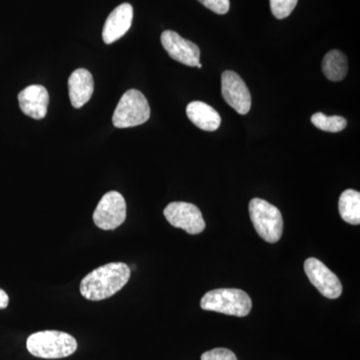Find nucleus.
I'll use <instances>...</instances> for the list:
<instances>
[{"instance_id":"nucleus-22","label":"nucleus","mask_w":360,"mask_h":360,"mask_svg":"<svg viewBox=\"0 0 360 360\" xmlns=\"http://www.w3.org/2000/svg\"><path fill=\"white\" fill-rule=\"evenodd\" d=\"M196 68H202V65H201V63H198V65H196Z\"/></svg>"},{"instance_id":"nucleus-17","label":"nucleus","mask_w":360,"mask_h":360,"mask_svg":"<svg viewBox=\"0 0 360 360\" xmlns=\"http://www.w3.org/2000/svg\"><path fill=\"white\" fill-rule=\"evenodd\" d=\"M311 122L316 129L326 132H340L347 127V122L342 116H328L322 112L314 113L311 116Z\"/></svg>"},{"instance_id":"nucleus-19","label":"nucleus","mask_w":360,"mask_h":360,"mask_svg":"<svg viewBox=\"0 0 360 360\" xmlns=\"http://www.w3.org/2000/svg\"><path fill=\"white\" fill-rule=\"evenodd\" d=\"M201 360H238L236 354L226 348H215L206 352L201 356Z\"/></svg>"},{"instance_id":"nucleus-12","label":"nucleus","mask_w":360,"mask_h":360,"mask_svg":"<svg viewBox=\"0 0 360 360\" xmlns=\"http://www.w3.org/2000/svg\"><path fill=\"white\" fill-rule=\"evenodd\" d=\"M18 101L25 115L34 120H42L46 116L49 108V91L42 85H30L20 92Z\"/></svg>"},{"instance_id":"nucleus-21","label":"nucleus","mask_w":360,"mask_h":360,"mask_svg":"<svg viewBox=\"0 0 360 360\" xmlns=\"http://www.w3.org/2000/svg\"><path fill=\"white\" fill-rule=\"evenodd\" d=\"M8 302V295H7L6 291L0 290V309H6Z\"/></svg>"},{"instance_id":"nucleus-16","label":"nucleus","mask_w":360,"mask_h":360,"mask_svg":"<svg viewBox=\"0 0 360 360\" xmlns=\"http://www.w3.org/2000/svg\"><path fill=\"white\" fill-rule=\"evenodd\" d=\"M338 210L341 219L347 224H360V193L354 189L343 191L338 201Z\"/></svg>"},{"instance_id":"nucleus-6","label":"nucleus","mask_w":360,"mask_h":360,"mask_svg":"<svg viewBox=\"0 0 360 360\" xmlns=\"http://www.w3.org/2000/svg\"><path fill=\"white\" fill-rule=\"evenodd\" d=\"M127 219V202L117 191L105 193L94 213V221L103 231H113Z\"/></svg>"},{"instance_id":"nucleus-20","label":"nucleus","mask_w":360,"mask_h":360,"mask_svg":"<svg viewBox=\"0 0 360 360\" xmlns=\"http://www.w3.org/2000/svg\"><path fill=\"white\" fill-rule=\"evenodd\" d=\"M206 8L210 9L217 14H225L229 13L231 8L229 0H198Z\"/></svg>"},{"instance_id":"nucleus-7","label":"nucleus","mask_w":360,"mask_h":360,"mask_svg":"<svg viewBox=\"0 0 360 360\" xmlns=\"http://www.w3.org/2000/svg\"><path fill=\"white\" fill-rule=\"evenodd\" d=\"M165 217L172 226L184 229L189 234H200L205 229L202 213L193 203L175 201L165 208Z\"/></svg>"},{"instance_id":"nucleus-5","label":"nucleus","mask_w":360,"mask_h":360,"mask_svg":"<svg viewBox=\"0 0 360 360\" xmlns=\"http://www.w3.org/2000/svg\"><path fill=\"white\" fill-rule=\"evenodd\" d=\"M150 117L148 99L139 90L129 89L123 94L112 116L117 129H129L143 124Z\"/></svg>"},{"instance_id":"nucleus-9","label":"nucleus","mask_w":360,"mask_h":360,"mask_svg":"<svg viewBox=\"0 0 360 360\" xmlns=\"http://www.w3.org/2000/svg\"><path fill=\"white\" fill-rule=\"evenodd\" d=\"M221 92L224 101L239 115H248L251 108V96L243 78L234 71L226 70L221 75Z\"/></svg>"},{"instance_id":"nucleus-11","label":"nucleus","mask_w":360,"mask_h":360,"mask_svg":"<svg viewBox=\"0 0 360 360\" xmlns=\"http://www.w3.org/2000/svg\"><path fill=\"white\" fill-rule=\"evenodd\" d=\"M134 8L129 4H122L116 7L106 20L103 26L104 44H111L122 39L131 27Z\"/></svg>"},{"instance_id":"nucleus-8","label":"nucleus","mask_w":360,"mask_h":360,"mask_svg":"<svg viewBox=\"0 0 360 360\" xmlns=\"http://www.w3.org/2000/svg\"><path fill=\"white\" fill-rule=\"evenodd\" d=\"M304 271L317 290L322 295L335 300L342 293L340 278L326 264L316 258H309L304 264Z\"/></svg>"},{"instance_id":"nucleus-2","label":"nucleus","mask_w":360,"mask_h":360,"mask_svg":"<svg viewBox=\"0 0 360 360\" xmlns=\"http://www.w3.org/2000/svg\"><path fill=\"white\" fill-rule=\"evenodd\" d=\"M28 352L45 359H58L70 356L77 349V341L72 335L58 330H45L33 333L26 341Z\"/></svg>"},{"instance_id":"nucleus-13","label":"nucleus","mask_w":360,"mask_h":360,"mask_svg":"<svg viewBox=\"0 0 360 360\" xmlns=\"http://www.w3.org/2000/svg\"><path fill=\"white\" fill-rule=\"evenodd\" d=\"M94 90V77L89 70L79 68L71 73L68 79V91L73 108H82L91 98Z\"/></svg>"},{"instance_id":"nucleus-10","label":"nucleus","mask_w":360,"mask_h":360,"mask_svg":"<svg viewBox=\"0 0 360 360\" xmlns=\"http://www.w3.org/2000/svg\"><path fill=\"white\" fill-rule=\"evenodd\" d=\"M161 44L168 56L184 65L196 66L200 63V47L180 37L172 30H165L161 34Z\"/></svg>"},{"instance_id":"nucleus-1","label":"nucleus","mask_w":360,"mask_h":360,"mask_svg":"<svg viewBox=\"0 0 360 360\" xmlns=\"http://www.w3.org/2000/svg\"><path fill=\"white\" fill-rule=\"evenodd\" d=\"M131 270L123 262H111L92 270L80 283V293L86 300L99 302L115 295L129 283Z\"/></svg>"},{"instance_id":"nucleus-15","label":"nucleus","mask_w":360,"mask_h":360,"mask_svg":"<svg viewBox=\"0 0 360 360\" xmlns=\"http://www.w3.org/2000/svg\"><path fill=\"white\" fill-rule=\"evenodd\" d=\"M347 56L343 52L336 49L326 53L322 60V71L330 82H341L347 77Z\"/></svg>"},{"instance_id":"nucleus-3","label":"nucleus","mask_w":360,"mask_h":360,"mask_svg":"<svg viewBox=\"0 0 360 360\" xmlns=\"http://www.w3.org/2000/svg\"><path fill=\"white\" fill-rule=\"evenodd\" d=\"M201 309L233 316L250 314L252 302L250 295L236 288H219L206 293L200 302Z\"/></svg>"},{"instance_id":"nucleus-18","label":"nucleus","mask_w":360,"mask_h":360,"mask_svg":"<svg viewBox=\"0 0 360 360\" xmlns=\"http://www.w3.org/2000/svg\"><path fill=\"white\" fill-rule=\"evenodd\" d=\"M298 0H269L270 9L277 20H283L295 11Z\"/></svg>"},{"instance_id":"nucleus-4","label":"nucleus","mask_w":360,"mask_h":360,"mask_svg":"<svg viewBox=\"0 0 360 360\" xmlns=\"http://www.w3.org/2000/svg\"><path fill=\"white\" fill-rule=\"evenodd\" d=\"M250 219L258 236L269 243H276L283 231V219L276 206L262 198H253L250 202Z\"/></svg>"},{"instance_id":"nucleus-14","label":"nucleus","mask_w":360,"mask_h":360,"mask_svg":"<svg viewBox=\"0 0 360 360\" xmlns=\"http://www.w3.org/2000/svg\"><path fill=\"white\" fill-rule=\"evenodd\" d=\"M186 115L198 129L215 131L221 124V117L212 106L202 101H193L187 105Z\"/></svg>"}]
</instances>
